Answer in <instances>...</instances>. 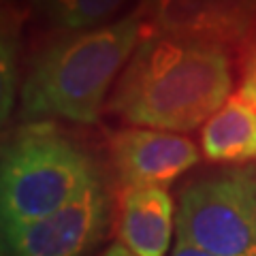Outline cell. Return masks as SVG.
Segmentation results:
<instances>
[{"instance_id": "7c38bea8", "label": "cell", "mask_w": 256, "mask_h": 256, "mask_svg": "<svg viewBox=\"0 0 256 256\" xmlns=\"http://www.w3.org/2000/svg\"><path fill=\"white\" fill-rule=\"evenodd\" d=\"M239 94L256 107V28L242 45V86Z\"/></svg>"}, {"instance_id": "8992f818", "label": "cell", "mask_w": 256, "mask_h": 256, "mask_svg": "<svg viewBox=\"0 0 256 256\" xmlns=\"http://www.w3.org/2000/svg\"><path fill=\"white\" fill-rule=\"evenodd\" d=\"M146 30L218 47L244 45L256 28V0H143Z\"/></svg>"}, {"instance_id": "52a82bcc", "label": "cell", "mask_w": 256, "mask_h": 256, "mask_svg": "<svg viewBox=\"0 0 256 256\" xmlns=\"http://www.w3.org/2000/svg\"><path fill=\"white\" fill-rule=\"evenodd\" d=\"M109 154L122 190L166 188L201 158L196 143L184 134L139 126L116 132Z\"/></svg>"}, {"instance_id": "6da1fadb", "label": "cell", "mask_w": 256, "mask_h": 256, "mask_svg": "<svg viewBox=\"0 0 256 256\" xmlns=\"http://www.w3.org/2000/svg\"><path fill=\"white\" fill-rule=\"evenodd\" d=\"M233 73L224 47L146 30L107 102L139 128L190 132L230 98Z\"/></svg>"}, {"instance_id": "5bb4252c", "label": "cell", "mask_w": 256, "mask_h": 256, "mask_svg": "<svg viewBox=\"0 0 256 256\" xmlns=\"http://www.w3.org/2000/svg\"><path fill=\"white\" fill-rule=\"evenodd\" d=\"M98 256H134L128 248H124L122 244H111L109 248L102 254H98Z\"/></svg>"}, {"instance_id": "3957f363", "label": "cell", "mask_w": 256, "mask_h": 256, "mask_svg": "<svg viewBox=\"0 0 256 256\" xmlns=\"http://www.w3.org/2000/svg\"><path fill=\"white\" fill-rule=\"evenodd\" d=\"M100 182L90 154L50 122L24 126L6 143L0 169L2 228L45 218Z\"/></svg>"}, {"instance_id": "ba28073f", "label": "cell", "mask_w": 256, "mask_h": 256, "mask_svg": "<svg viewBox=\"0 0 256 256\" xmlns=\"http://www.w3.org/2000/svg\"><path fill=\"white\" fill-rule=\"evenodd\" d=\"M175 207L166 188L122 190L118 207V244L134 256H166L175 230Z\"/></svg>"}, {"instance_id": "9c48e42d", "label": "cell", "mask_w": 256, "mask_h": 256, "mask_svg": "<svg viewBox=\"0 0 256 256\" xmlns=\"http://www.w3.org/2000/svg\"><path fill=\"white\" fill-rule=\"evenodd\" d=\"M201 152L212 162H256V107L235 94L201 128Z\"/></svg>"}, {"instance_id": "8fae6325", "label": "cell", "mask_w": 256, "mask_h": 256, "mask_svg": "<svg viewBox=\"0 0 256 256\" xmlns=\"http://www.w3.org/2000/svg\"><path fill=\"white\" fill-rule=\"evenodd\" d=\"M0 102H2V122L11 116L15 107V98H18V38H15V30L4 28L2 30V56H0Z\"/></svg>"}, {"instance_id": "7a4b0ae2", "label": "cell", "mask_w": 256, "mask_h": 256, "mask_svg": "<svg viewBox=\"0 0 256 256\" xmlns=\"http://www.w3.org/2000/svg\"><path fill=\"white\" fill-rule=\"evenodd\" d=\"M143 32V15L137 9L105 26L62 34L41 52L24 79L22 116L30 122L58 118L94 124Z\"/></svg>"}, {"instance_id": "4fadbf2b", "label": "cell", "mask_w": 256, "mask_h": 256, "mask_svg": "<svg viewBox=\"0 0 256 256\" xmlns=\"http://www.w3.org/2000/svg\"><path fill=\"white\" fill-rule=\"evenodd\" d=\"M171 256H214V254H207L198 248H192L188 244H182V242H175L173 250H171Z\"/></svg>"}, {"instance_id": "277c9868", "label": "cell", "mask_w": 256, "mask_h": 256, "mask_svg": "<svg viewBox=\"0 0 256 256\" xmlns=\"http://www.w3.org/2000/svg\"><path fill=\"white\" fill-rule=\"evenodd\" d=\"M175 235L214 256H256L254 166L224 169L184 188Z\"/></svg>"}, {"instance_id": "30bf717a", "label": "cell", "mask_w": 256, "mask_h": 256, "mask_svg": "<svg viewBox=\"0 0 256 256\" xmlns=\"http://www.w3.org/2000/svg\"><path fill=\"white\" fill-rule=\"evenodd\" d=\"M128 0H30V9L50 28L73 34L109 24Z\"/></svg>"}, {"instance_id": "5b68a950", "label": "cell", "mask_w": 256, "mask_h": 256, "mask_svg": "<svg viewBox=\"0 0 256 256\" xmlns=\"http://www.w3.org/2000/svg\"><path fill=\"white\" fill-rule=\"evenodd\" d=\"M111 201L98 182L45 218L2 228L4 256H88L109 226Z\"/></svg>"}]
</instances>
